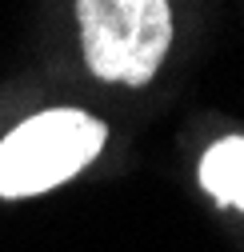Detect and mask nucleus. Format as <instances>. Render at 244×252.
<instances>
[{
    "label": "nucleus",
    "instance_id": "2",
    "mask_svg": "<svg viewBox=\"0 0 244 252\" xmlns=\"http://www.w3.org/2000/svg\"><path fill=\"white\" fill-rule=\"evenodd\" d=\"M108 128L80 108H48L0 140V196H40L96 160Z\"/></svg>",
    "mask_w": 244,
    "mask_h": 252
},
{
    "label": "nucleus",
    "instance_id": "1",
    "mask_svg": "<svg viewBox=\"0 0 244 252\" xmlns=\"http://www.w3.org/2000/svg\"><path fill=\"white\" fill-rule=\"evenodd\" d=\"M80 48L96 80L148 84L172 48L168 0H76Z\"/></svg>",
    "mask_w": 244,
    "mask_h": 252
},
{
    "label": "nucleus",
    "instance_id": "3",
    "mask_svg": "<svg viewBox=\"0 0 244 252\" xmlns=\"http://www.w3.org/2000/svg\"><path fill=\"white\" fill-rule=\"evenodd\" d=\"M200 184L212 200L244 212V132L216 140L200 156Z\"/></svg>",
    "mask_w": 244,
    "mask_h": 252
}]
</instances>
